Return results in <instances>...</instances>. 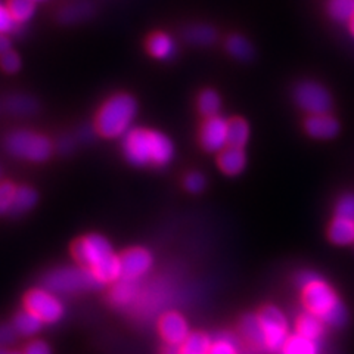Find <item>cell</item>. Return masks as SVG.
I'll use <instances>...</instances> for the list:
<instances>
[{
	"label": "cell",
	"instance_id": "obj_12",
	"mask_svg": "<svg viewBox=\"0 0 354 354\" xmlns=\"http://www.w3.org/2000/svg\"><path fill=\"white\" fill-rule=\"evenodd\" d=\"M227 124L229 121L220 115L205 118L201 131H199V140H201V145L207 152H221L229 147Z\"/></svg>",
	"mask_w": 354,
	"mask_h": 354
},
{
	"label": "cell",
	"instance_id": "obj_39",
	"mask_svg": "<svg viewBox=\"0 0 354 354\" xmlns=\"http://www.w3.org/2000/svg\"><path fill=\"white\" fill-rule=\"evenodd\" d=\"M9 50H12V40H10L9 35H0V55Z\"/></svg>",
	"mask_w": 354,
	"mask_h": 354
},
{
	"label": "cell",
	"instance_id": "obj_26",
	"mask_svg": "<svg viewBox=\"0 0 354 354\" xmlns=\"http://www.w3.org/2000/svg\"><path fill=\"white\" fill-rule=\"evenodd\" d=\"M213 339L203 332H191L180 346L182 354H208Z\"/></svg>",
	"mask_w": 354,
	"mask_h": 354
},
{
	"label": "cell",
	"instance_id": "obj_21",
	"mask_svg": "<svg viewBox=\"0 0 354 354\" xmlns=\"http://www.w3.org/2000/svg\"><path fill=\"white\" fill-rule=\"evenodd\" d=\"M278 354H319V341L308 339L295 332L288 337Z\"/></svg>",
	"mask_w": 354,
	"mask_h": 354
},
{
	"label": "cell",
	"instance_id": "obj_29",
	"mask_svg": "<svg viewBox=\"0 0 354 354\" xmlns=\"http://www.w3.org/2000/svg\"><path fill=\"white\" fill-rule=\"evenodd\" d=\"M226 49L232 55V57L236 59L247 61L252 57V48H251L250 41L245 37L238 36V35L230 36L226 40Z\"/></svg>",
	"mask_w": 354,
	"mask_h": 354
},
{
	"label": "cell",
	"instance_id": "obj_34",
	"mask_svg": "<svg viewBox=\"0 0 354 354\" xmlns=\"http://www.w3.org/2000/svg\"><path fill=\"white\" fill-rule=\"evenodd\" d=\"M335 216L354 221V195L348 194L339 198L335 207Z\"/></svg>",
	"mask_w": 354,
	"mask_h": 354
},
{
	"label": "cell",
	"instance_id": "obj_17",
	"mask_svg": "<svg viewBox=\"0 0 354 354\" xmlns=\"http://www.w3.org/2000/svg\"><path fill=\"white\" fill-rule=\"evenodd\" d=\"M43 325L44 324L41 320L36 315L28 312L27 308H22L21 312H18L12 319V326L18 337H26V338L36 337L41 330Z\"/></svg>",
	"mask_w": 354,
	"mask_h": 354
},
{
	"label": "cell",
	"instance_id": "obj_41",
	"mask_svg": "<svg viewBox=\"0 0 354 354\" xmlns=\"http://www.w3.org/2000/svg\"><path fill=\"white\" fill-rule=\"evenodd\" d=\"M0 354H24L22 351L18 350H12V348H0Z\"/></svg>",
	"mask_w": 354,
	"mask_h": 354
},
{
	"label": "cell",
	"instance_id": "obj_13",
	"mask_svg": "<svg viewBox=\"0 0 354 354\" xmlns=\"http://www.w3.org/2000/svg\"><path fill=\"white\" fill-rule=\"evenodd\" d=\"M142 291V285L139 281H129L121 278L117 281L109 291V303L117 308L127 310L133 306H136L139 295Z\"/></svg>",
	"mask_w": 354,
	"mask_h": 354
},
{
	"label": "cell",
	"instance_id": "obj_9",
	"mask_svg": "<svg viewBox=\"0 0 354 354\" xmlns=\"http://www.w3.org/2000/svg\"><path fill=\"white\" fill-rule=\"evenodd\" d=\"M295 101L308 115L326 114L330 109L332 101L324 86L315 82H304L295 88Z\"/></svg>",
	"mask_w": 354,
	"mask_h": 354
},
{
	"label": "cell",
	"instance_id": "obj_30",
	"mask_svg": "<svg viewBox=\"0 0 354 354\" xmlns=\"http://www.w3.org/2000/svg\"><path fill=\"white\" fill-rule=\"evenodd\" d=\"M328 12L335 21L350 22L354 15V0H329Z\"/></svg>",
	"mask_w": 354,
	"mask_h": 354
},
{
	"label": "cell",
	"instance_id": "obj_20",
	"mask_svg": "<svg viewBox=\"0 0 354 354\" xmlns=\"http://www.w3.org/2000/svg\"><path fill=\"white\" fill-rule=\"evenodd\" d=\"M241 334L248 344L254 348H261L264 350V339H263V332L259 322L257 315H248L241 320Z\"/></svg>",
	"mask_w": 354,
	"mask_h": 354
},
{
	"label": "cell",
	"instance_id": "obj_4",
	"mask_svg": "<svg viewBox=\"0 0 354 354\" xmlns=\"http://www.w3.org/2000/svg\"><path fill=\"white\" fill-rule=\"evenodd\" d=\"M5 149L14 158L27 162H46L53 153V142L43 133L18 129L10 131L5 139Z\"/></svg>",
	"mask_w": 354,
	"mask_h": 354
},
{
	"label": "cell",
	"instance_id": "obj_27",
	"mask_svg": "<svg viewBox=\"0 0 354 354\" xmlns=\"http://www.w3.org/2000/svg\"><path fill=\"white\" fill-rule=\"evenodd\" d=\"M220 108H221L220 96L216 91H213V88H207V91H203L201 95H199L198 109L205 118L218 115Z\"/></svg>",
	"mask_w": 354,
	"mask_h": 354
},
{
	"label": "cell",
	"instance_id": "obj_42",
	"mask_svg": "<svg viewBox=\"0 0 354 354\" xmlns=\"http://www.w3.org/2000/svg\"><path fill=\"white\" fill-rule=\"evenodd\" d=\"M348 26H350V31H351V35L354 36V15H353V18L350 19V22H348Z\"/></svg>",
	"mask_w": 354,
	"mask_h": 354
},
{
	"label": "cell",
	"instance_id": "obj_6",
	"mask_svg": "<svg viewBox=\"0 0 354 354\" xmlns=\"http://www.w3.org/2000/svg\"><path fill=\"white\" fill-rule=\"evenodd\" d=\"M71 252L77 264L84 266L92 272L115 256L111 242L101 234H87L79 238L73 243Z\"/></svg>",
	"mask_w": 354,
	"mask_h": 354
},
{
	"label": "cell",
	"instance_id": "obj_38",
	"mask_svg": "<svg viewBox=\"0 0 354 354\" xmlns=\"http://www.w3.org/2000/svg\"><path fill=\"white\" fill-rule=\"evenodd\" d=\"M17 337L18 335L12 325H0V348H6L9 344H12Z\"/></svg>",
	"mask_w": 354,
	"mask_h": 354
},
{
	"label": "cell",
	"instance_id": "obj_1",
	"mask_svg": "<svg viewBox=\"0 0 354 354\" xmlns=\"http://www.w3.org/2000/svg\"><path fill=\"white\" fill-rule=\"evenodd\" d=\"M301 301L306 312L317 316L325 325L339 328L347 322V310L337 291L322 276L315 272H301L297 276Z\"/></svg>",
	"mask_w": 354,
	"mask_h": 354
},
{
	"label": "cell",
	"instance_id": "obj_33",
	"mask_svg": "<svg viewBox=\"0 0 354 354\" xmlns=\"http://www.w3.org/2000/svg\"><path fill=\"white\" fill-rule=\"evenodd\" d=\"M0 70L6 74H17L21 70V58L15 50L0 55Z\"/></svg>",
	"mask_w": 354,
	"mask_h": 354
},
{
	"label": "cell",
	"instance_id": "obj_5",
	"mask_svg": "<svg viewBox=\"0 0 354 354\" xmlns=\"http://www.w3.org/2000/svg\"><path fill=\"white\" fill-rule=\"evenodd\" d=\"M44 288H48L55 294H80L86 291H93L102 285L95 278L91 269L84 266H61L50 270L44 276Z\"/></svg>",
	"mask_w": 354,
	"mask_h": 354
},
{
	"label": "cell",
	"instance_id": "obj_37",
	"mask_svg": "<svg viewBox=\"0 0 354 354\" xmlns=\"http://www.w3.org/2000/svg\"><path fill=\"white\" fill-rule=\"evenodd\" d=\"M24 354H52V350L46 341L43 339H32L26 346Z\"/></svg>",
	"mask_w": 354,
	"mask_h": 354
},
{
	"label": "cell",
	"instance_id": "obj_35",
	"mask_svg": "<svg viewBox=\"0 0 354 354\" xmlns=\"http://www.w3.org/2000/svg\"><path fill=\"white\" fill-rule=\"evenodd\" d=\"M185 187L192 194L201 192L205 187V177L201 173L192 171L185 177Z\"/></svg>",
	"mask_w": 354,
	"mask_h": 354
},
{
	"label": "cell",
	"instance_id": "obj_15",
	"mask_svg": "<svg viewBox=\"0 0 354 354\" xmlns=\"http://www.w3.org/2000/svg\"><path fill=\"white\" fill-rule=\"evenodd\" d=\"M147 50L152 58L158 61H167L174 57L176 41L164 31H155L147 40Z\"/></svg>",
	"mask_w": 354,
	"mask_h": 354
},
{
	"label": "cell",
	"instance_id": "obj_40",
	"mask_svg": "<svg viewBox=\"0 0 354 354\" xmlns=\"http://www.w3.org/2000/svg\"><path fill=\"white\" fill-rule=\"evenodd\" d=\"M162 354H182V348L179 346H169L165 344Z\"/></svg>",
	"mask_w": 354,
	"mask_h": 354
},
{
	"label": "cell",
	"instance_id": "obj_10",
	"mask_svg": "<svg viewBox=\"0 0 354 354\" xmlns=\"http://www.w3.org/2000/svg\"><path fill=\"white\" fill-rule=\"evenodd\" d=\"M120 263L121 278L140 282L153 268V256L147 248L133 247L121 254Z\"/></svg>",
	"mask_w": 354,
	"mask_h": 354
},
{
	"label": "cell",
	"instance_id": "obj_25",
	"mask_svg": "<svg viewBox=\"0 0 354 354\" xmlns=\"http://www.w3.org/2000/svg\"><path fill=\"white\" fill-rule=\"evenodd\" d=\"M5 5L17 24H24L36 12V0H6Z\"/></svg>",
	"mask_w": 354,
	"mask_h": 354
},
{
	"label": "cell",
	"instance_id": "obj_36",
	"mask_svg": "<svg viewBox=\"0 0 354 354\" xmlns=\"http://www.w3.org/2000/svg\"><path fill=\"white\" fill-rule=\"evenodd\" d=\"M17 26V21L10 15L6 5H0V35H10Z\"/></svg>",
	"mask_w": 354,
	"mask_h": 354
},
{
	"label": "cell",
	"instance_id": "obj_18",
	"mask_svg": "<svg viewBox=\"0 0 354 354\" xmlns=\"http://www.w3.org/2000/svg\"><path fill=\"white\" fill-rule=\"evenodd\" d=\"M295 329L297 334H300L308 339L319 341L325 334V324L317 316L310 312H304L297 317Z\"/></svg>",
	"mask_w": 354,
	"mask_h": 354
},
{
	"label": "cell",
	"instance_id": "obj_23",
	"mask_svg": "<svg viewBox=\"0 0 354 354\" xmlns=\"http://www.w3.org/2000/svg\"><path fill=\"white\" fill-rule=\"evenodd\" d=\"M250 138V127L243 118H232L227 124V142L229 147L242 148L247 145Z\"/></svg>",
	"mask_w": 354,
	"mask_h": 354
},
{
	"label": "cell",
	"instance_id": "obj_11",
	"mask_svg": "<svg viewBox=\"0 0 354 354\" xmlns=\"http://www.w3.org/2000/svg\"><path fill=\"white\" fill-rule=\"evenodd\" d=\"M158 332L165 344L179 347L191 334L189 325H187L185 316L179 312H174V310H170V312H165L160 316Z\"/></svg>",
	"mask_w": 354,
	"mask_h": 354
},
{
	"label": "cell",
	"instance_id": "obj_28",
	"mask_svg": "<svg viewBox=\"0 0 354 354\" xmlns=\"http://www.w3.org/2000/svg\"><path fill=\"white\" fill-rule=\"evenodd\" d=\"M208 354H241L239 342L234 335L220 334L213 339Z\"/></svg>",
	"mask_w": 354,
	"mask_h": 354
},
{
	"label": "cell",
	"instance_id": "obj_8",
	"mask_svg": "<svg viewBox=\"0 0 354 354\" xmlns=\"http://www.w3.org/2000/svg\"><path fill=\"white\" fill-rule=\"evenodd\" d=\"M257 316L263 332L264 350L279 353L290 337V325H288L286 316L274 306H266Z\"/></svg>",
	"mask_w": 354,
	"mask_h": 354
},
{
	"label": "cell",
	"instance_id": "obj_16",
	"mask_svg": "<svg viewBox=\"0 0 354 354\" xmlns=\"http://www.w3.org/2000/svg\"><path fill=\"white\" fill-rule=\"evenodd\" d=\"M218 169L227 176H238L242 173L247 165V157L242 148L226 147L223 151L218 152L217 158Z\"/></svg>",
	"mask_w": 354,
	"mask_h": 354
},
{
	"label": "cell",
	"instance_id": "obj_7",
	"mask_svg": "<svg viewBox=\"0 0 354 354\" xmlns=\"http://www.w3.org/2000/svg\"><path fill=\"white\" fill-rule=\"evenodd\" d=\"M24 308L36 315L44 325L58 324L65 315V306L58 294L48 288H32L22 300Z\"/></svg>",
	"mask_w": 354,
	"mask_h": 354
},
{
	"label": "cell",
	"instance_id": "obj_24",
	"mask_svg": "<svg viewBox=\"0 0 354 354\" xmlns=\"http://www.w3.org/2000/svg\"><path fill=\"white\" fill-rule=\"evenodd\" d=\"M37 192L36 189H32L31 186H17V192H15V199H14V209L12 214H24L28 213L30 209L35 208L37 204Z\"/></svg>",
	"mask_w": 354,
	"mask_h": 354
},
{
	"label": "cell",
	"instance_id": "obj_32",
	"mask_svg": "<svg viewBox=\"0 0 354 354\" xmlns=\"http://www.w3.org/2000/svg\"><path fill=\"white\" fill-rule=\"evenodd\" d=\"M17 185L5 180L0 182V216L12 214Z\"/></svg>",
	"mask_w": 354,
	"mask_h": 354
},
{
	"label": "cell",
	"instance_id": "obj_19",
	"mask_svg": "<svg viewBox=\"0 0 354 354\" xmlns=\"http://www.w3.org/2000/svg\"><path fill=\"white\" fill-rule=\"evenodd\" d=\"M329 239L337 245L354 243V221L335 216L329 226Z\"/></svg>",
	"mask_w": 354,
	"mask_h": 354
},
{
	"label": "cell",
	"instance_id": "obj_31",
	"mask_svg": "<svg viewBox=\"0 0 354 354\" xmlns=\"http://www.w3.org/2000/svg\"><path fill=\"white\" fill-rule=\"evenodd\" d=\"M216 31L208 26H194L186 30V39L198 46H207L216 40Z\"/></svg>",
	"mask_w": 354,
	"mask_h": 354
},
{
	"label": "cell",
	"instance_id": "obj_43",
	"mask_svg": "<svg viewBox=\"0 0 354 354\" xmlns=\"http://www.w3.org/2000/svg\"><path fill=\"white\" fill-rule=\"evenodd\" d=\"M0 177H2V169H0Z\"/></svg>",
	"mask_w": 354,
	"mask_h": 354
},
{
	"label": "cell",
	"instance_id": "obj_2",
	"mask_svg": "<svg viewBox=\"0 0 354 354\" xmlns=\"http://www.w3.org/2000/svg\"><path fill=\"white\" fill-rule=\"evenodd\" d=\"M121 148L135 167H164L174 158L171 139L153 129L133 127L121 140Z\"/></svg>",
	"mask_w": 354,
	"mask_h": 354
},
{
	"label": "cell",
	"instance_id": "obj_22",
	"mask_svg": "<svg viewBox=\"0 0 354 354\" xmlns=\"http://www.w3.org/2000/svg\"><path fill=\"white\" fill-rule=\"evenodd\" d=\"M5 108L15 117H28L36 113L37 102L28 95H12L6 99Z\"/></svg>",
	"mask_w": 354,
	"mask_h": 354
},
{
	"label": "cell",
	"instance_id": "obj_3",
	"mask_svg": "<svg viewBox=\"0 0 354 354\" xmlns=\"http://www.w3.org/2000/svg\"><path fill=\"white\" fill-rule=\"evenodd\" d=\"M138 111V101L130 93L111 95L96 113L95 127L97 135L105 139H123L133 129Z\"/></svg>",
	"mask_w": 354,
	"mask_h": 354
},
{
	"label": "cell",
	"instance_id": "obj_14",
	"mask_svg": "<svg viewBox=\"0 0 354 354\" xmlns=\"http://www.w3.org/2000/svg\"><path fill=\"white\" fill-rule=\"evenodd\" d=\"M306 130L312 138L315 139H332L337 136V133L339 131V124L337 118L332 115L326 114H316V115H308L306 120Z\"/></svg>",
	"mask_w": 354,
	"mask_h": 354
}]
</instances>
